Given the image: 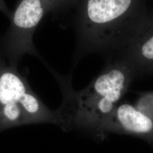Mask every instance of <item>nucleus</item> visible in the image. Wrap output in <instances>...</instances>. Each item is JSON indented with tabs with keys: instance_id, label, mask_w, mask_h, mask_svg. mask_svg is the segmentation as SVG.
Here are the masks:
<instances>
[{
	"instance_id": "nucleus-1",
	"label": "nucleus",
	"mask_w": 153,
	"mask_h": 153,
	"mask_svg": "<svg viewBox=\"0 0 153 153\" xmlns=\"http://www.w3.org/2000/svg\"><path fill=\"white\" fill-rule=\"evenodd\" d=\"M62 91V100L55 111L57 123L64 131L76 130L98 140L99 130L136 78L124 61L107 58L103 70L87 87L76 91L71 74L64 76L51 71Z\"/></svg>"
},
{
	"instance_id": "nucleus-2",
	"label": "nucleus",
	"mask_w": 153,
	"mask_h": 153,
	"mask_svg": "<svg viewBox=\"0 0 153 153\" xmlns=\"http://www.w3.org/2000/svg\"><path fill=\"white\" fill-rule=\"evenodd\" d=\"M144 0H81L74 63L97 52L108 57L125 47L148 14Z\"/></svg>"
},
{
	"instance_id": "nucleus-3",
	"label": "nucleus",
	"mask_w": 153,
	"mask_h": 153,
	"mask_svg": "<svg viewBox=\"0 0 153 153\" xmlns=\"http://www.w3.org/2000/svg\"><path fill=\"white\" fill-rule=\"evenodd\" d=\"M56 122L55 111L33 91L26 78L0 60V129Z\"/></svg>"
},
{
	"instance_id": "nucleus-4",
	"label": "nucleus",
	"mask_w": 153,
	"mask_h": 153,
	"mask_svg": "<svg viewBox=\"0 0 153 153\" xmlns=\"http://www.w3.org/2000/svg\"><path fill=\"white\" fill-rule=\"evenodd\" d=\"M48 12L42 0H18L5 40L13 66L16 67L26 54L40 57L33 42V36L39 24Z\"/></svg>"
},
{
	"instance_id": "nucleus-5",
	"label": "nucleus",
	"mask_w": 153,
	"mask_h": 153,
	"mask_svg": "<svg viewBox=\"0 0 153 153\" xmlns=\"http://www.w3.org/2000/svg\"><path fill=\"white\" fill-rule=\"evenodd\" d=\"M109 133L131 135L153 146V120L128 102H120L101 126L98 140Z\"/></svg>"
},
{
	"instance_id": "nucleus-6",
	"label": "nucleus",
	"mask_w": 153,
	"mask_h": 153,
	"mask_svg": "<svg viewBox=\"0 0 153 153\" xmlns=\"http://www.w3.org/2000/svg\"><path fill=\"white\" fill-rule=\"evenodd\" d=\"M112 56L124 61L136 77L153 73V14L148 13L128 44Z\"/></svg>"
},
{
	"instance_id": "nucleus-7",
	"label": "nucleus",
	"mask_w": 153,
	"mask_h": 153,
	"mask_svg": "<svg viewBox=\"0 0 153 153\" xmlns=\"http://www.w3.org/2000/svg\"><path fill=\"white\" fill-rule=\"evenodd\" d=\"M134 107L153 120V91L139 94Z\"/></svg>"
},
{
	"instance_id": "nucleus-8",
	"label": "nucleus",
	"mask_w": 153,
	"mask_h": 153,
	"mask_svg": "<svg viewBox=\"0 0 153 153\" xmlns=\"http://www.w3.org/2000/svg\"><path fill=\"white\" fill-rule=\"evenodd\" d=\"M48 12L60 10L76 2V0H42Z\"/></svg>"
},
{
	"instance_id": "nucleus-9",
	"label": "nucleus",
	"mask_w": 153,
	"mask_h": 153,
	"mask_svg": "<svg viewBox=\"0 0 153 153\" xmlns=\"http://www.w3.org/2000/svg\"><path fill=\"white\" fill-rule=\"evenodd\" d=\"M0 9H1L3 11H5V13H7V15H9L7 13V9L6 8L5 6L4 5V4L2 2V0H0Z\"/></svg>"
}]
</instances>
